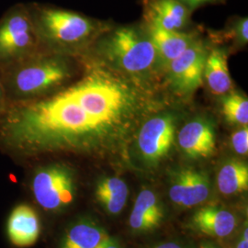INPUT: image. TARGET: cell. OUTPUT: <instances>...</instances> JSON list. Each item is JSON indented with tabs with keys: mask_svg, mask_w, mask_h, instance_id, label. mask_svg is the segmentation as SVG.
Masks as SVG:
<instances>
[{
	"mask_svg": "<svg viewBox=\"0 0 248 248\" xmlns=\"http://www.w3.org/2000/svg\"><path fill=\"white\" fill-rule=\"evenodd\" d=\"M142 99L126 80L95 67L51 97L21 102L4 121L1 135L26 153L105 148L129 133Z\"/></svg>",
	"mask_w": 248,
	"mask_h": 248,
	"instance_id": "obj_1",
	"label": "cell"
},
{
	"mask_svg": "<svg viewBox=\"0 0 248 248\" xmlns=\"http://www.w3.org/2000/svg\"><path fill=\"white\" fill-rule=\"evenodd\" d=\"M4 69L2 78L6 97L31 101L62 85L71 77L68 63L59 58L31 55Z\"/></svg>",
	"mask_w": 248,
	"mask_h": 248,
	"instance_id": "obj_2",
	"label": "cell"
},
{
	"mask_svg": "<svg viewBox=\"0 0 248 248\" xmlns=\"http://www.w3.org/2000/svg\"><path fill=\"white\" fill-rule=\"evenodd\" d=\"M39 40L59 45H74L87 40L96 30L90 18L71 10L27 5Z\"/></svg>",
	"mask_w": 248,
	"mask_h": 248,
	"instance_id": "obj_3",
	"label": "cell"
},
{
	"mask_svg": "<svg viewBox=\"0 0 248 248\" xmlns=\"http://www.w3.org/2000/svg\"><path fill=\"white\" fill-rule=\"evenodd\" d=\"M39 41L27 5H14L0 18V66L35 54Z\"/></svg>",
	"mask_w": 248,
	"mask_h": 248,
	"instance_id": "obj_4",
	"label": "cell"
},
{
	"mask_svg": "<svg viewBox=\"0 0 248 248\" xmlns=\"http://www.w3.org/2000/svg\"><path fill=\"white\" fill-rule=\"evenodd\" d=\"M104 51L109 61L131 75L149 71L158 55L150 38L127 27L116 30L107 39Z\"/></svg>",
	"mask_w": 248,
	"mask_h": 248,
	"instance_id": "obj_5",
	"label": "cell"
},
{
	"mask_svg": "<svg viewBox=\"0 0 248 248\" xmlns=\"http://www.w3.org/2000/svg\"><path fill=\"white\" fill-rule=\"evenodd\" d=\"M36 202L46 211L60 212L71 205L77 193L74 171L62 164L38 169L31 181Z\"/></svg>",
	"mask_w": 248,
	"mask_h": 248,
	"instance_id": "obj_6",
	"label": "cell"
},
{
	"mask_svg": "<svg viewBox=\"0 0 248 248\" xmlns=\"http://www.w3.org/2000/svg\"><path fill=\"white\" fill-rule=\"evenodd\" d=\"M176 131V119L172 114H163L149 119L140 129L137 144L142 158L155 165L164 159L171 149Z\"/></svg>",
	"mask_w": 248,
	"mask_h": 248,
	"instance_id": "obj_7",
	"label": "cell"
},
{
	"mask_svg": "<svg viewBox=\"0 0 248 248\" xmlns=\"http://www.w3.org/2000/svg\"><path fill=\"white\" fill-rule=\"evenodd\" d=\"M207 54L203 46L194 41L184 53L168 63L171 84L177 92L192 94L202 85Z\"/></svg>",
	"mask_w": 248,
	"mask_h": 248,
	"instance_id": "obj_8",
	"label": "cell"
},
{
	"mask_svg": "<svg viewBox=\"0 0 248 248\" xmlns=\"http://www.w3.org/2000/svg\"><path fill=\"white\" fill-rule=\"evenodd\" d=\"M210 192L211 181L203 171L181 169L172 174L169 197L179 207L192 208L203 203Z\"/></svg>",
	"mask_w": 248,
	"mask_h": 248,
	"instance_id": "obj_9",
	"label": "cell"
},
{
	"mask_svg": "<svg viewBox=\"0 0 248 248\" xmlns=\"http://www.w3.org/2000/svg\"><path fill=\"white\" fill-rule=\"evenodd\" d=\"M177 142L180 149L190 158L210 157L216 148L214 126L206 119H194L181 128Z\"/></svg>",
	"mask_w": 248,
	"mask_h": 248,
	"instance_id": "obj_10",
	"label": "cell"
},
{
	"mask_svg": "<svg viewBox=\"0 0 248 248\" xmlns=\"http://www.w3.org/2000/svg\"><path fill=\"white\" fill-rule=\"evenodd\" d=\"M10 242L18 248L35 244L41 233V222L35 211L29 205L20 204L9 215L7 225Z\"/></svg>",
	"mask_w": 248,
	"mask_h": 248,
	"instance_id": "obj_11",
	"label": "cell"
},
{
	"mask_svg": "<svg viewBox=\"0 0 248 248\" xmlns=\"http://www.w3.org/2000/svg\"><path fill=\"white\" fill-rule=\"evenodd\" d=\"M145 15L150 26L179 31L188 20L189 9L179 0H148Z\"/></svg>",
	"mask_w": 248,
	"mask_h": 248,
	"instance_id": "obj_12",
	"label": "cell"
},
{
	"mask_svg": "<svg viewBox=\"0 0 248 248\" xmlns=\"http://www.w3.org/2000/svg\"><path fill=\"white\" fill-rule=\"evenodd\" d=\"M192 226L206 235L223 238L237 226V218L230 211L217 206L199 209L191 218Z\"/></svg>",
	"mask_w": 248,
	"mask_h": 248,
	"instance_id": "obj_13",
	"label": "cell"
},
{
	"mask_svg": "<svg viewBox=\"0 0 248 248\" xmlns=\"http://www.w3.org/2000/svg\"><path fill=\"white\" fill-rule=\"evenodd\" d=\"M164 211L158 197L149 188L140 191L133 205L129 223L134 232H147L158 227Z\"/></svg>",
	"mask_w": 248,
	"mask_h": 248,
	"instance_id": "obj_14",
	"label": "cell"
},
{
	"mask_svg": "<svg viewBox=\"0 0 248 248\" xmlns=\"http://www.w3.org/2000/svg\"><path fill=\"white\" fill-rule=\"evenodd\" d=\"M203 78L214 95L222 96L232 88L228 68L227 53L222 49H213L207 54L204 65Z\"/></svg>",
	"mask_w": 248,
	"mask_h": 248,
	"instance_id": "obj_15",
	"label": "cell"
},
{
	"mask_svg": "<svg viewBox=\"0 0 248 248\" xmlns=\"http://www.w3.org/2000/svg\"><path fill=\"white\" fill-rule=\"evenodd\" d=\"M150 39L160 57L169 63L193 44V37L178 31H167L158 27L149 26Z\"/></svg>",
	"mask_w": 248,
	"mask_h": 248,
	"instance_id": "obj_16",
	"label": "cell"
},
{
	"mask_svg": "<svg viewBox=\"0 0 248 248\" xmlns=\"http://www.w3.org/2000/svg\"><path fill=\"white\" fill-rule=\"evenodd\" d=\"M108 236L105 229L92 220L83 219L65 232L60 248H95Z\"/></svg>",
	"mask_w": 248,
	"mask_h": 248,
	"instance_id": "obj_17",
	"label": "cell"
},
{
	"mask_svg": "<svg viewBox=\"0 0 248 248\" xmlns=\"http://www.w3.org/2000/svg\"><path fill=\"white\" fill-rule=\"evenodd\" d=\"M95 195L107 213L116 215L122 213L126 205L129 188L122 178L104 177L98 181Z\"/></svg>",
	"mask_w": 248,
	"mask_h": 248,
	"instance_id": "obj_18",
	"label": "cell"
},
{
	"mask_svg": "<svg viewBox=\"0 0 248 248\" xmlns=\"http://www.w3.org/2000/svg\"><path fill=\"white\" fill-rule=\"evenodd\" d=\"M217 185L224 195H233L248 189V164L238 160L226 162L218 172Z\"/></svg>",
	"mask_w": 248,
	"mask_h": 248,
	"instance_id": "obj_19",
	"label": "cell"
},
{
	"mask_svg": "<svg viewBox=\"0 0 248 248\" xmlns=\"http://www.w3.org/2000/svg\"><path fill=\"white\" fill-rule=\"evenodd\" d=\"M222 114L228 123L247 126L248 124V98L240 94H230L222 98Z\"/></svg>",
	"mask_w": 248,
	"mask_h": 248,
	"instance_id": "obj_20",
	"label": "cell"
},
{
	"mask_svg": "<svg viewBox=\"0 0 248 248\" xmlns=\"http://www.w3.org/2000/svg\"><path fill=\"white\" fill-rule=\"evenodd\" d=\"M232 145L235 153L240 155H247L248 153V128L244 126L241 130L232 134Z\"/></svg>",
	"mask_w": 248,
	"mask_h": 248,
	"instance_id": "obj_21",
	"label": "cell"
},
{
	"mask_svg": "<svg viewBox=\"0 0 248 248\" xmlns=\"http://www.w3.org/2000/svg\"><path fill=\"white\" fill-rule=\"evenodd\" d=\"M232 32L235 37V40L242 44H248V18H242L236 20L233 24Z\"/></svg>",
	"mask_w": 248,
	"mask_h": 248,
	"instance_id": "obj_22",
	"label": "cell"
},
{
	"mask_svg": "<svg viewBox=\"0 0 248 248\" xmlns=\"http://www.w3.org/2000/svg\"><path fill=\"white\" fill-rule=\"evenodd\" d=\"M180 2H182L187 9H194L200 6H202L204 4L207 3H211V2H214L216 0H179Z\"/></svg>",
	"mask_w": 248,
	"mask_h": 248,
	"instance_id": "obj_23",
	"label": "cell"
},
{
	"mask_svg": "<svg viewBox=\"0 0 248 248\" xmlns=\"http://www.w3.org/2000/svg\"><path fill=\"white\" fill-rule=\"evenodd\" d=\"M102 248H121V246L118 240L108 235V238L103 242Z\"/></svg>",
	"mask_w": 248,
	"mask_h": 248,
	"instance_id": "obj_24",
	"label": "cell"
},
{
	"mask_svg": "<svg viewBox=\"0 0 248 248\" xmlns=\"http://www.w3.org/2000/svg\"><path fill=\"white\" fill-rule=\"evenodd\" d=\"M153 248H183L179 244L176 242H167V243H162Z\"/></svg>",
	"mask_w": 248,
	"mask_h": 248,
	"instance_id": "obj_25",
	"label": "cell"
},
{
	"mask_svg": "<svg viewBox=\"0 0 248 248\" xmlns=\"http://www.w3.org/2000/svg\"><path fill=\"white\" fill-rule=\"evenodd\" d=\"M5 98H6V93H5V89L3 86V82L2 78H0V110L3 108L4 103H5Z\"/></svg>",
	"mask_w": 248,
	"mask_h": 248,
	"instance_id": "obj_26",
	"label": "cell"
},
{
	"mask_svg": "<svg viewBox=\"0 0 248 248\" xmlns=\"http://www.w3.org/2000/svg\"><path fill=\"white\" fill-rule=\"evenodd\" d=\"M236 248H248V240L244 239L243 237H241Z\"/></svg>",
	"mask_w": 248,
	"mask_h": 248,
	"instance_id": "obj_27",
	"label": "cell"
},
{
	"mask_svg": "<svg viewBox=\"0 0 248 248\" xmlns=\"http://www.w3.org/2000/svg\"><path fill=\"white\" fill-rule=\"evenodd\" d=\"M201 248H217L215 245H213V244H211V243H206V244H203V245H202V247Z\"/></svg>",
	"mask_w": 248,
	"mask_h": 248,
	"instance_id": "obj_28",
	"label": "cell"
},
{
	"mask_svg": "<svg viewBox=\"0 0 248 248\" xmlns=\"http://www.w3.org/2000/svg\"><path fill=\"white\" fill-rule=\"evenodd\" d=\"M104 241H105V240H104ZM104 241H103V242H104ZM103 242H102V243H101V244H100V245H99V246H98V247H97V248H102V244H103Z\"/></svg>",
	"mask_w": 248,
	"mask_h": 248,
	"instance_id": "obj_29",
	"label": "cell"
}]
</instances>
